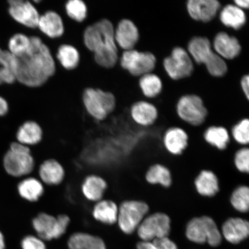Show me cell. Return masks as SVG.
I'll use <instances>...</instances> for the list:
<instances>
[{"label":"cell","mask_w":249,"mask_h":249,"mask_svg":"<svg viewBox=\"0 0 249 249\" xmlns=\"http://www.w3.org/2000/svg\"><path fill=\"white\" fill-rule=\"evenodd\" d=\"M30 38L29 50L17 58V82L27 87H39L54 75L55 60L49 47L39 36H32Z\"/></svg>","instance_id":"6da1fadb"},{"label":"cell","mask_w":249,"mask_h":249,"mask_svg":"<svg viewBox=\"0 0 249 249\" xmlns=\"http://www.w3.org/2000/svg\"><path fill=\"white\" fill-rule=\"evenodd\" d=\"M114 31V25L105 18L89 25L84 31V45L92 53L99 66L111 68L118 64L120 55Z\"/></svg>","instance_id":"7a4b0ae2"},{"label":"cell","mask_w":249,"mask_h":249,"mask_svg":"<svg viewBox=\"0 0 249 249\" xmlns=\"http://www.w3.org/2000/svg\"><path fill=\"white\" fill-rule=\"evenodd\" d=\"M82 99L87 113L98 122L107 119L116 108V98L113 93L100 89H85Z\"/></svg>","instance_id":"3957f363"},{"label":"cell","mask_w":249,"mask_h":249,"mask_svg":"<svg viewBox=\"0 0 249 249\" xmlns=\"http://www.w3.org/2000/svg\"><path fill=\"white\" fill-rule=\"evenodd\" d=\"M4 169L9 175L21 177L29 175L35 167V160L30 148L17 142H12L3 160Z\"/></svg>","instance_id":"277c9868"},{"label":"cell","mask_w":249,"mask_h":249,"mask_svg":"<svg viewBox=\"0 0 249 249\" xmlns=\"http://www.w3.org/2000/svg\"><path fill=\"white\" fill-rule=\"evenodd\" d=\"M186 235L190 241L217 247L222 242V233L214 221L209 216L195 217L188 223Z\"/></svg>","instance_id":"5b68a950"},{"label":"cell","mask_w":249,"mask_h":249,"mask_svg":"<svg viewBox=\"0 0 249 249\" xmlns=\"http://www.w3.org/2000/svg\"><path fill=\"white\" fill-rule=\"evenodd\" d=\"M70 217L66 214L54 216L41 213L33 219V227L43 241H51L61 237L66 232L70 223Z\"/></svg>","instance_id":"8992f818"},{"label":"cell","mask_w":249,"mask_h":249,"mask_svg":"<svg viewBox=\"0 0 249 249\" xmlns=\"http://www.w3.org/2000/svg\"><path fill=\"white\" fill-rule=\"evenodd\" d=\"M149 211L145 202L138 200L124 201L118 207L117 223L121 231L130 234L138 229Z\"/></svg>","instance_id":"52a82bcc"},{"label":"cell","mask_w":249,"mask_h":249,"mask_svg":"<svg viewBox=\"0 0 249 249\" xmlns=\"http://www.w3.org/2000/svg\"><path fill=\"white\" fill-rule=\"evenodd\" d=\"M118 62L121 68L131 75L142 76L154 70L157 59L151 53L140 52L132 49L124 51Z\"/></svg>","instance_id":"ba28073f"},{"label":"cell","mask_w":249,"mask_h":249,"mask_svg":"<svg viewBox=\"0 0 249 249\" xmlns=\"http://www.w3.org/2000/svg\"><path fill=\"white\" fill-rule=\"evenodd\" d=\"M169 216L158 213L144 218L138 228V233L142 241L168 237L171 229Z\"/></svg>","instance_id":"9c48e42d"},{"label":"cell","mask_w":249,"mask_h":249,"mask_svg":"<svg viewBox=\"0 0 249 249\" xmlns=\"http://www.w3.org/2000/svg\"><path fill=\"white\" fill-rule=\"evenodd\" d=\"M177 110L182 120L194 126L200 125L207 116V110L203 101L195 95H187L180 98Z\"/></svg>","instance_id":"30bf717a"},{"label":"cell","mask_w":249,"mask_h":249,"mask_svg":"<svg viewBox=\"0 0 249 249\" xmlns=\"http://www.w3.org/2000/svg\"><path fill=\"white\" fill-rule=\"evenodd\" d=\"M7 3L8 14L15 23L26 29H37L40 14L31 1L9 0Z\"/></svg>","instance_id":"8fae6325"},{"label":"cell","mask_w":249,"mask_h":249,"mask_svg":"<svg viewBox=\"0 0 249 249\" xmlns=\"http://www.w3.org/2000/svg\"><path fill=\"white\" fill-rule=\"evenodd\" d=\"M163 65L168 75L176 80L191 76L194 70L188 52L180 47L174 48L170 57L164 59Z\"/></svg>","instance_id":"7c38bea8"},{"label":"cell","mask_w":249,"mask_h":249,"mask_svg":"<svg viewBox=\"0 0 249 249\" xmlns=\"http://www.w3.org/2000/svg\"><path fill=\"white\" fill-rule=\"evenodd\" d=\"M114 37L118 48L130 51L139 41V30L131 20L123 18L115 26Z\"/></svg>","instance_id":"4fadbf2b"},{"label":"cell","mask_w":249,"mask_h":249,"mask_svg":"<svg viewBox=\"0 0 249 249\" xmlns=\"http://www.w3.org/2000/svg\"><path fill=\"white\" fill-rule=\"evenodd\" d=\"M220 8V2L216 0H190L187 4L191 18L203 22L213 20Z\"/></svg>","instance_id":"5bb4252c"},{"label":"cell","mask_w":249,"mask_h":249,"mask_svg":"<svg viewBox=\"0 0 249 249\" xmlns=\"http://www.w3.org/2000/svg\"><path fill=\"white\" fill-rule=\"evenodd\" d=\"M37 29L49 39L60 38L64 33L63 20L57 12L46 11L40 15Z\"/></svg>","instance_id":"9a60e30c"},{"label":"cell","mask_w":249,"mask_h":249,"mask_svg":"<svg viewBox=\"0 0 249 249\" xmlns=\"http://www.w3.org/2000/svg\"><path fill=\"white\" fill-rule=\"evenodd\" d=\"M222 234L230 243L233 244H239L248 237L249 223L241 218H230L223 224Z\"/></svg>","instance_id":"2e32d148"},{"label":"cell","mask_w":249,"mask_h":249,"mask_svg":"<svg viewBox=\"0 0 249 249\" xmlns=\"http://www.w3.org/2000/svg\"><path fill=\"white\" fill-rule=\"evenodd\" d=\"M38 174L40 181L49 186L60 185L63 181L65 173L62 165L53 159H49L40 165Z\"/></svg>","instance_id":"e0dca14e"},{"label":"cell","mask_w":249,"mask_h":249,"mask_svg":"<svg viewBox=\"0 0 249 249\" xmlns=\"http://www.w3.org/2000/svg\"><path fill=\"white\" fill-rule=\"evenodd\" d=\"M43 129L35 121H25L17 130V142L29 147L39 144L43 139Z\"/></svg>","instance_id":"ac0fdd59"},{"label":"cell","mask_w":249,"mask_h":249,"mask_svg":"<svg viewBox=\"0 0 249 249\" xmlns=\"http://www.w3.org/2000/svg\"><path fill=\"white\" fill-rule=\"evenodd\" d=\"M213 46L218 55L222 58L229 60L237 57L241 51L238 39L225 32L217 34L214 39Z\"/></svg>","instance_id":"d6986e66"},{"label":"cell","mask_w":249,"mask_h":249,"mask_svg":"<svg viewBox=\"0 0 249 249\" xmlns=\"http://www.w3.org/2000/svg\"><path fill=\"white\" fill-rule=\"evenodd\" d=\"M107 188V183L104 178L92 174L84 179L81 189L87 200L97 202L102 200Z\"/></svg>","instance_id":"ffe728a7"},{"label":"cell","mask_w":249,"mask_h":249,"mask_svg":"<svg viewBox=\"0 0 249 249\" xmlns=\"http://www.w3.org/2000/svg\"><path fill=\"white\" fill-rule=\"evenodd\" d=\"M94 219L105 225H112L117 222L118 207L110 200H102L96 202L92 209Z\"/></svg>","instance_id":"44dd1931"},{"label":"cell","mask_w":249,"mask_h":249,"mask_svg":"<svg viewBox=\"0 0 249 249\" xmlns=\"http://www.w3.org/2000/svg\"><path fill=\"white\" fill-rule=\"evenodd\" d=\"M17 58L7 50L0 48V85H12L17 82Z\"/></svg>","instance_id":"7402d4cb"},{"label":"cell","mask_w":249,"mask_h":249,"mask_svg":"<svg viewBox=\"0 0 249 249\" xmlns=\"http://www.w3.org/2000/svg\"><path fill=\"white\" fill-rule=\"evenodd\" d=\"M158 115L157 108L147 102H136L130 108V116L133 120L142 126L153 124L157 119Z\"/></svg>","instance_id":"603a6c76"},{"label":"cell","mask_w":249,"mask_h":249,"mask_svg":"<svg viewBox=\"0 0 249 249\" xmlns=\"http://www.w3.org/2000/svg\"><path fill=\"white\" fill-rule=\"evenodd\" d=\"M188 136L179 127H172L164 134L163 142L170 153L175 155L181 154L188 145Z\"/></svg>","instance_id":"cb8c5ba5"},{"label":"cell","mask_w":249,"mask_h":249,"mask_svg":"<svg viewBox=\"0 0 249 249\" xmlns=\"http://www.w3.org/2000/svg\"><path fill=\"white\" fill-rule=\"evenodd\" d=\"M67 244L69 249H107L102 238L82 232L73 233L68 239Z\"/></svg>","instance_id":"d4e9b609"},{"label":"cell","mask_w":249,"mask_h":249,"mask_svg":"<svg viewBox=\"0 0 249 249\" xmlns=\"http://www.w3.org/2000/svg\"><path fill=\"white\" fill-rule=\"evenodd\" d=\"M18 191L20 197L27 201H38L44 194L43 183L34 177H28L21 180L18 185Z\"/></svg>","instance_id":"484cf974"},{"label":"cell","mask_w":249,"mask_h":249,"mask_svg":"<svg viewBox=\"0 0 249 249\" xmlns=\"http://www.w3.org/2000/svg\"><path fill=\"white\" fill-rule=\"evenodd\" d=\"M53 55L55 60L67 71L75 70L80 63L79 52L75 47L71 45L59 46Z\"/></svg>","instance_id":"4316f807"},{"label":"cell","mask_w":249,"mask_h":249,"mask_svg":"<svg viewBox=\"0 0 249 249\" xmlns=\"http://www.w3.org/2000/svg\"><path fill=\"white\" fill-rule=\"evenodd\" d=\"M196 189L205 197H213L219 191V181L213 171L203 170L195 180Z\"/></svg>","instance_id":"83f0119b"},{"label":"cell","mask_w":249,"mask_h":249,"mask_svg":"<svg viewBox=\"0 0 249 249\" xmlns=\"http://www.w3.org/2000/svg\"><path fill=\"white\" fill-rule=\"evenodd\" d=\"M190 54L197 64H204L210 60L213 52L209 39L204 37H195L189 43Z\"/></svg>","instance_id":"f1b7e54d"},{"label":"cell","mask_w":249,"mask_h":249,"mask_svg":"<svg viewBox=\"0 0 249 249\" xmlns=\"http://www.w3.org/2000/svg\"><path fill=\"white\" fill-rule=\"evenodd\" d=\"M220 20L226 27L238 30L244 26L247 17L242 9L235 5L229 4L223 8L220 14Z\"/></svg>","instance_id":"f546056e"},{"label":"cell","mask_w":249,"mask_h":249,"mask_svg":"<svg viewBox=\"0 0 249 249\" xmlns=\"http://www.w3.org/2000/svg\"><path fill=\"white\" fill-rule=\"evenodd\" d=\"M147 181L151 184H160L168 188L172 183L170 171L161 164H155L149 168L145 175Z\"/></svg>","instance_id":"4dcf8cb0"},{"label":"cell","mask_w":249,"mask_h":249,"mask_svg":"<svg viewBox=\"0 0 249 249\" xmlns=\"http://www.w3.org/2000/svg\"><path fill=\"white\" fill-rule=\"evenodd\" d=\"M204 138L207 142L220 150L225 149L230 141L228 131L221 126L209 127L204 133Z\"/></svg>","instance_id":"1f68e13d"},{"label":"cell","mask_w":249,"mask_h":249,"mask_svg":"<svg viewBox=\"0 0 249 249\" xmlns=\"http://www.w3.org/2000/svg\"><path fill=\"white\" fill-rule=\"evenodd\" d=\"M30 46V36L23 33H17L9 37L7 50L18 58L26 53Z\"/></svg>","instance_id":"d6a6232c"},{"label":"cell","mask_w":249,"mask_h":249,"mask_svg":"<svg viewBox=\"0 0 249 249\" xmlns=\"http://www.w3.org/2000/svg\"><path fill=\"white\" fill-rule=\"evenodd\" d=\"M140 89L144 95L148 98H154L162 89V82L156 74L148 73L142 76L139 81Z\"/></svg>","instance_id":"836d02e7"},{"label":"cell","mask_w":249,"mask_h":249,"mask_svg":"<svg viewBox=\"0 0 249 249\" xmlns=\"http://www.w3.org/2000/svg\"><path fill=\"white\" fill-rule=\"evenodd\" d=\"M65 12L71 20L80 23L86 19L88 9L83 0H68L65 4Z\"/></svg>","instance_id":"e575fe53"},{"label":"cell","mask_w":249,"mask_h":249,"mask_svg":"<svg viewBox=\"0 0 249 249\" xmlns=\"http://www.w3.org/2000/svg\"><path fill=\"white\" fill-rule=\"evenodd\" d=\"M232 206L240 213H246L249 209V189L248 186H241L233 192L231 196Z\"/></svg>","instance_id":"d590c367"},{"label":"cell","mask_w":249,"mask_h":249,"mask_svg":"<svg viewBox=\"0 0 249 249\" xmlns=\"http://www.w3.org/2000/svg\"><path fill=\"white\" fill-rule=\"evenodd\" d=\"M205 65L212 76L222 77L227 73V66L225 61L215 53H213Z\"/></svg>","instance_id":"8d00e7d4"},{"label":"cell","mask_w":249,"mask_h":249,"mask_svg":"<svg viewBox=\"0 0 249 249\" xmlns=\"http://www.w3.org/2000/svg\"><path fill=\"white\" fill-rule=\"evenodd\" d=\"M138 249H178L175 243L168 237L156 239L152 241H142L137 246Z\"/></svg>","instance_id":"74e56055"},{"label":"cell","mask_w":249,"mask_h":249,"mask_svg":"<svg viewBox=\"0 0 249 249\" xmlns=\"http://www.w3.org/2000/svg\"><path fill=\"white\" fill-rule=\"evenodd\" d=\"M232 136L235 141L242 145L249 142V121L244 119L236 124L232 130Z\"/></svg>","instance_id":"f35d334b"},{"label":"cell","mask_w":249,"mask_h":249,"mask_svg":"<svg viewBox=\"0 0 249 249\" xmlns=\"http://www.w3.org/2000/svg\"><path fill=\"white\" fill-rule=\"evenodd\" d=\"M235 164L242 173H248L249 171V150L248 148L239 149L235 155Z\"/></svg>","instance_id":"ab89813d"},{"label":"cell","mask_w":249,"mask_h":249,"mask_svg":"<svg viewBox=\"0 0 249 249\" xmlns=\"http://www.w3.org/2000/svg\"><path fill=\"white\" fill-rule=\"evenodd\" d=\"M22 249H46L44 241L38 236L27 235L21 243Z\"/></svg>","instance_id":"60d3db41"},{"label":"cell","mask_w":249,"mask_h":249,"mask_svg":"<svg viewBox=\"0 0 249 249\" xmlns=\"http://www.w3.org/2000/svg\"><path fill=\"white\" fill-rule=\"evenodd\" d=\"M9 111V104L5 98L0 96V117L6 116Z\"/></svg>","instance_id":"b9f144b4"},{"label":"cell","mask_w":249,"mask_h":249,"mask_svg":"<svg viewBox=\"0 0 249 249\" xmlns=\"http://www.w3.org/2000/svg\"><path fill=\"white\" fill-rule=\"evenodd\" d=\"M241 86L243 91L245 93L246 97L249 99V77L245 75L241 80Z\"/></svg>","instance_id":"7bdbcfd3"},{"label":"cell","mask_w":249,"mask_h":249,"mask_svg":"<svg viewBox=\"0 0 249 249\" xmlns=\"http://www.w3.org/2000/svg\"><path fill=\"white\" fill-rule=\"evenodd\" d=\"M234 2L236 7H238L239 8L248 9L249 8V0H236Z\"/></svg>","instance_id":"ee69618b"},{"label":"cell","mask_w":249,"mask_h":249,"mask_svg":"<svg viewBox=\"0 0 249 249\" xmlns=\"http://www.w3.org/2000/svg\"><path fill=\"white\" fill-rule=\"evenodd\" d=\"M5 244L4 236L2 233L0 231V249H5Z\"/></svg>","instance_id":"f6af8a7d"},{"label":"cell","mask_w":249,"mask_h":249,"mask_svg":"<svg viewBox=\"0 0 249 249\" xmlns=\"http://www.w3.org/2000/svg\"><path fill=\"white\" fill-rule=\"evenodd\" d=\"M68 18V17H64L63 18H62V20H63V21H64V19H65V18ZM85 22H86V21H85ZM87 26H89L88 24L87 23ZM88 26H87V27H88ZM60 39H61V38H60ZM61 42H62V40H61ZM62 44H63V43H62Z\"/></svg>","instance_id":"bcb514c9"},{"label":"cell","mask_w":249,"mask_h":249,"mask_svg":"<svg viewBox=\"0 0 249 249\" xmlns=\"http://www.w3.org/2000/svg\"><path fill=\"white\" fill-rule=\"evenodd\" d=\"M64 17H67V16H64V17H62V18H63ZM63 22H64V21H63ZM86 23H87V22H86ZM87 24H88V23H87ZM88 25H89V24H88ZM60 38H61V37H60ZM60 40H61V39H60ZM61 43H62V42H61Z\"/></svg>","instance_id":"7dc6e473"}]
</instances>
